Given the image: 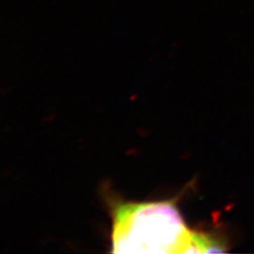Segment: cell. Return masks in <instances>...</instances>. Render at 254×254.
I'll use <instances>...</instances> for the list:
<instances>
[{
  "instance_id": "cell-1",
  "label": "cell",
  "mask_w": 254,
  "mask_h": 254,
  "mask_svg": "<svg viewBox=\"0 0 254 254\" xmlns=\"http://www.w3.org/2000/svg\"><path fill=\"white\" fill-rule=\"evenodd\" d=\"M111 252L114 254H188L192 230L173 200L113 202Z\"/></svg>"
}]
</instances>
